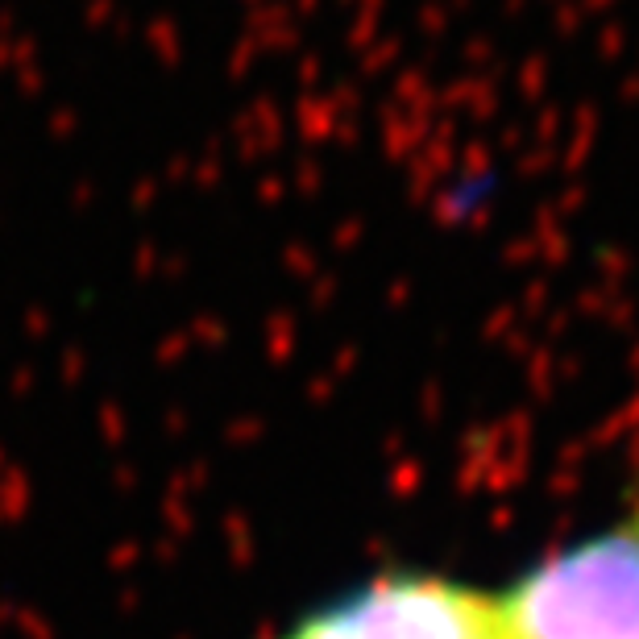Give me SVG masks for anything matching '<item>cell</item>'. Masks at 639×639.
<instances>
[{
	"mask_svg": "<svg viewBox=\"0 0 639 639\" xmlns=\"http://www.w3.org/2000/svg\"><path fill=\"white\" fill-rule=\"evenodd\" d=\"M502 639H639V499L494 598Z\"/></svg>",
	"mask_w": 639,
	"mask_h": 639,
	"instance_id": "1",
	"label": "cell"
},
{
	"mask_svg": "<svg viewBox=\"0 0 639 639\" xmlns=\"http://www.w3.org/2000/svg\"><path fill=\"white\" fill-rule=\"evenodd\" d=\"M278 639H502L494 598L444 577H382Z\"/></svg>",
	"mask_w": 639,
	"mask_h": 639,
	"instance_id": "2",
	"label": "cell"
}]
</instances>
